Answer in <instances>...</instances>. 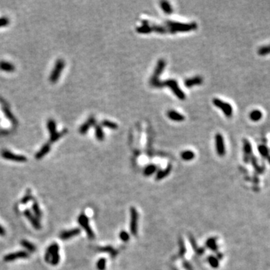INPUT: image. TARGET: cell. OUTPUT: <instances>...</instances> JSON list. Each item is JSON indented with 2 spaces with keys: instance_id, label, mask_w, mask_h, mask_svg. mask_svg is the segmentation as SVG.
Wrapping results in <instances>:
<instances>
[{
  "instance_id": "obj_1",
  "label": "cell",
  "mask_w": 270,
  "mask_h": 270,
  "mask_svg": "<svg viewBox=\"0 0 270 270\" xmlns=\"http://www.w3.org/2000/svg\"><path fill=\"white\" fill-rule=\"evenodd\" d=\"M59 246L57 243L54 242L52 245H50L49 248L47 249L46 253H45V261L47 263L50 262V263L53 266L58 265L59 261H60V256H59Z\"/></svg>"
},
{
  "instance_id": "obj_2",
  "label": "cell",
  "mask_w": 270,
  "mask_h": 270,
  "mask_svg": "<svg viewBox=\"0 0 270 270\" xmlns=\"http://www.w3.org/2000/svg\"><path fill=\"white\" fill-rule=\"evenodd\" d=\"M154 86L158 88L164 87V86H168V87H170L172 89V91L173 92V93L176 95V97L178 98H179L180 100H184V99H185V93L179 87L177 82L175 80H168L164 81V82H160V81H158Z\"/></svg>"
},
{
  "instance_id": "obj_3",
  "label": "cell",
  "mask_w": 270,
  "mask_h": 270,
  "mask_svg": "<svg viewBox=\"0 0 270 270\" xmlns=\"http://www.w3.org/2000/svg\"><path fill=\"white\" fill-rule=\"evenodd\" d=\"M167 23L170 26V32L171 33H175L176 32H189L196 29L197 28V25L195 23H181L169 21Z\"/></svg>"
},
{
  "instance_id": "obj_4",
  "label": "cell",
  "mask_w": 270,
  "mask_h": 270,
  "mask_svg": "<svg viewBox=\"0 0 270 270\" xmlns=\"http://www.w3.org/2000/svg\"><path fill=\"white\" fill-rule=\"evenodd\" d=\"M47 127L48 131L50 132V143H54V142L57 141L61 137L63 136L65 132H67V130H64L62 132L59 133L56 131V124L53 119H49L47 122Z\"/></svg>"
},
{
  "instance_id": "obj_5",
  "label": "cell",
  "mask_w": 270,
  "mask_h": 270,
  "mask_svg": "<svg viewBox=\"0 0 270 270\" xmlns=\"http://www.w3.org/2000/svg\"><path fill=\"white\" fill-rule=\"evenodd\" d=\"M65 68V62L62 59H59L56 62L55 66H54L53 69L52 70L51 74L50 75V81L53 83H55L59 80V77H60L62 72Z\"/></svg>"
},
{
  "instance_id": "obj_6",
  "label": "cell",
  "mask_w": 270,
  "mask_h": 270,
  "mask_svg": "<svg viewBox=\"0 0 270 270\" xmlns=\"http://www.w3.org/2000/svg\"><path fill=\"white\" fill-rule=\"evenodd\" d=\"M213 104L215 107H218L219 109H221L224 113V115L228 118L232 116L233 115V107L230 105L229 103H226L224 101L221 100L219 98H214L213 101Z\"/></svg>"
},
{
  "instance_id": "obj_7",
  "label": "cell",
  "mask_w": 270,
  "mask_h": 270,
  "mask_svg": "<svg viewBox=\"0 0 270 270\" xmlns=\"http://www.w3.org/2000/svg\"><path fill=\"white\" fill-rule=\"evenodd\" d=\"M165 65H166V62H165L164 59H161L158 60L157 63V66H156L155 69L154 74H153L152 78H151L150 83L152 86H154L156 83L158 82V77L161 74L162 72H163L164 69Z\"/></svg>"
},
{
  "instance_id": "obj_8",
  "label": "cell",
  "mask_w": 270,
  "mask_h": 270,
  "mask_svg": "<svg viewBox=\"0 0 270 270\" xmlns=\"http://www.w3.org/2000/svg\"><path fill=\"white\" fill-rule=\"evenodd\" d=\"M77 221H78V223L80 224V226L86 230L88 237H89V239H94L95 238L94 232L92 231V230L91 227H90L89 224V219H88V218L86 217V215H84V214H81V215L78 217V218H77Z\"/></svg>"
},
{
  "instance_id": "obj_9",
  "label": "cell",
  "mask_w": 270,
  "mask_h": 270,
  "mask_svg": "<svg viewBox=\"0 0 270 270\" xmlns=\"http://www.w3.org/2000/svg\"><path fill=\"white\" fill-rule=\"evenodd\" d=\"M2 157L4 159L9 160V161H13L16 162H26L27 158L26 156L22 155H17L14 153L10 152L8 150H3L2 152Z\"/></svg>"
},
{
  "instance_id": "obj_10",
  "label": "cell",
  "mask_w": 270,
  "mask_h": 270,
  "mask_svg": "<svg viewBox=\"0 0 270 270\" xmlns=\"http://www.w3.org/2000/svg\"><path fill=\"white\" fill-rule=\"evenodd\" d=\"M29 257V252L25 251H20L15 252V253H11V254H8L5 255L4 258H3V260H4V261H5V262H11V261L16 260H17V259L28 258Z\"/></svg>"
},
{
  "instance_id": "obj_11",
  "label": "cell",
  "mask_w": 270,
  "mask_h": 270,
  "mask_svg": "<svg viewBox=\"0 0 270 270\" xmlns=\"http://www.w3.org/2000/svg\"><path fill=\"white\" fill-rule=\"evenodd\" d=\"M23 214H24L25 217H26V218L28 219V221L31 223V224L33 226V227L35 228V230H41V225L40 224V221H39L38 219L34 215V214L32 213L29 209H26L24 211V212H23Z\"/></svg>"
},
{
  "instance_id": "obj_12",
  "label": "cell",
  "mask_w": 270,
  "mask_h": 270,
  "mask_svg": "<svg viewBox=\"0 0 270 270\" xmlns=\"http://www.w3.org/2000/svg\"><path fill=\"white\" fill-rule=\"evenodd\" d=\"M215 146L218 154L220 156H224L225 154V145L224 137L221 134L215 135Z\"/></svg>"
},
{
  "instance_id": "obj_13",
  "label": "cell",
  "mask_w": 270,
  "mask_h": 270,
  "mask_svg": "<svg viewBox=\"0 0 270 270\" xmlns=\"http://www.w3.org/2000/svg\"><path fill=\"white\" fill-rule=\"evenodd\" d=\"M137 219L138 215L134 208L131 209V231L133 235L136 236L137 233Z\"/></svg>"
},
{
  "instance_id": "obj_14",
  "label": "cell",
  "mask_w": 270,
  "mask_h": 270,
  "mask_svg": "<svg viewBox=\"0 0 270 270\" xmlns=\"http://www.w3.org/2000/svg\"><path fill=\"white\" fill-rule=\"evenodd\" d=\"M80 233V228H74V229L65 230L62 231L59 235V238L62 240H67V239L71 238V237L76 236Z\"/></svg>"
},
{
  "instance_id": "obj_15",
  "label": "cell",
  "mask_w": 270,
  "mask_h": 270,
  "mask_svg": "<svg viewBox=\"0 0 270 270\" xmlns=\"http://www.w3.org/2000/svg\"><path fill=\"white\" fill-rule=\"evenodd\" d=\"M95 124V119L94 117L93 116L89 117V118L88 119L87 121L84 122V123L80 126V129H79V131H80L81 134H86V133L88 132V131H89V128L91 127V126L94 125Z\"/></svg>"
},
{
  "instance_id": "obj_16",
  "label": "cell",
  "mask_w": 270,
  "mask_h": 270,
  "mask_svg": "<svg viewBox=\"0 0 270 270\" xmlns=\"http://www.w3.org/2000/svg\"><path fill=\"white\" fill-rule=\"evenodd\" d=\"M50 148H51V146H50V143H45L44 145L40 149V150H39L38 152L36 153L35 155V158L38 160L41 159V158H44V156L46 155L47 154V153L50 152Z\"/></svg>"
},
{
  "instance_id": "obj_17",
  "label": "cell",
  "mask_w": 270,
  "mask_h": 270,
  "mask_svg": "<svg viewBox=\"0 0 270 270\" xmlns=\"http://www.w3.org/2000/svg\"><path fill=\"white\" fill-rule=\"evenodd\" d=\"M203 78L200 76L194 77L193 78H189L185 80V86L188 88H191L196 85H200L203 83Z\"/></svg>"
},
{
  "instance_id": "obj_18",
  "label": "cell",
  "mask_w": 270,
  "mask_h": 270,
  "mask_svg": "<svg viewBox=\"0 0 270 270\" xmlns=\"http://www.w3.org/2000/svg\"><path fill=\"white\" fill-rule=\"evenodd\" d=\"M243 146H244V153H245V161L246 162L248 161L249 158L251 157L252 153V148L250 142L248 140H243Z\"/></svg>"
},
{
  "instance_id": "obj_19",
  "label": "cell",
  "mask_w": 270,
  "mask_h": 270,
  "mask_svg": "<svg viewBox=\"0 0 270 270\" xmlns=\"http://www.w3.org/2000/svg\"><path fill=\"white\" fill-rule=\"evenodd\" d=\"M167 116L170 119L173 121L176 122H182L184 121L185 117L184 116L181 114V113L176 112L175 110H170L167 113Z\"/></svg>"
},
{
  "instance_id": "obj_20",
  "label": "cell",
  "mask_w": 270,
  "mask_h": 270,
  "mask_svg": "<svg viewBox=\"0 0 270 270\" xmlns=\"http://www.w3.org/2000/svg\"><path fill=\"white\" fill-rule=\"evenodd\" d=\"M0 70L5 72H13L15 70V66L9 62L0 61Z\"/></svg>"
},
{
  "instance_id": "obj_21",
  "label": "cell",
  "mask_w": 270,
  "mask_h": 270,
  "mask_svg": "<svg viewBox=\"0 0 270 270\" xmlns=\"http://www.w3.org/2000/svg\"><path fill=\"white\" fill-rule=\"evenodd\" d=\"M143 24L141 26H139L137 28V32L141 34H148L152 32V28H151V26H149L147 21L143 20Z\"/></svg>"
},
{
  "instance_id": "obj_22",
  "label": "cell",
  "mask_w": 270,
  "mask_h": 270,
  "mask_svg": "<svg viewBox=\"0 0 270 270\" xmlns=\"http://www.w3.org/2000/svg\"><path fill=\"white\" fill-rule=\"evenodd\" d=\"M263 113L259 110H254L249 114V118L251 121L258 122L262 119Z\"/></svg>"
},
{
  "instance_id": "obj_23",
  "label": "cell",
  "mask_w": 270,
  "mask_h": 270,
  "mask_svg": "<svg viewBox=\"0 0 270 270\" xmlns=\"http://www.w3.org/2000/svg\"><path fill=\"white\" fill-rule=\"evenodd\" d=\"M32 211H33L34 215H35L38 220L39 219H41V217H42V212L41 211V209L40 207H39L38 203L35 200H33V203H32Z\"/></svg>"
},
{
  "instance_id": "obj_24",
  "label": "cell",
  "mask_w": 270,
  "mask_h": 270,
  "mask_svg": "<svg viewBox=\"0 0 270 270\" xmlns=\"http://www.w3.org/2000/svg\"><path fill=\"white\" fill-rule=\"evenodd\" d=\"M20 244L23 248H25L26 250H28V251L30 252H34L36 250L35 246L34 245L32 242H29V241L26 240V239H23V240H21Z\"/></svg>"
},
{
  "instance_id": "obj_25",
  "label": "cell",
  "mask_w": 270,
  "mask_h": 270,
  "mask_svg": "<svg viewBox=\"0 0 270 270\" xmlns=\"http://www.w3.org/2000/svg\"><path fill=\"white\" fill-rule=\"evenodd\" d=\"M258 150L259 152H260L261 155H262L263 157L267 158L268 161H269L270 163V155L269 153V149H267V147L264 145H260L258 146Z\"/></svg>"
},
{
  "instance_id": "obj_26",
  "label": "cell",
  "mask_w": 270,
  "mask_h": 270,
  "mask_svg": "<svg viewBox=\"0 0 270 270\" xmlns=\"http://www.w3.org/2000/svg\"><path fill=\"white\" fill-rule=\"evenodd\" d=\"M95 137L99 141H102L104 139V134L101 126L99 125H95Z\"/></svg>"
},
{
  "instance_id": "obj_27",
  "label": "cell",
  "mask_w": 270,
  "mask_h": 270,
  "mask_svg": "<svg viewBox=\"0 0 270 270\" xmlns=\"http://www.w3.org/2000/svg\"><path fill=\"white\" fill-rule=\"evenodd\" d=\"M181 156H182V158L183 160H185V161H191V160L194 159V153L192 152V151H190V150L185 151V152L182 153Z\"/></svg>"
},
{
  "instance_id": "obj_28",
  "label": "cell",
  "mask_w": 270,
  "mask_h": 270,
  "mask_svg": "<svg viewBox=\"0 0 270 270\" xmlns=\"http://www.w3.org/2000/svg\"><path fill=\"white\" fill-rule=\"evenodd\" d=\"M161 7L162 10H163L166 14H172L173 9H172V8H171L170 3L169 2H166V1L161 2Z\"/></svg>"
},
{
  "instance_id": "obj_29",
  "label": "cell",
  "mask_w": 270,
  "mask_h": 270,
  "mask_svg": "<svg viewBox=\"0 0 270 270\" xmlns=\"http://www.w3.org/2000/svg\"><path fill=\"white\" fill-rule=\"evenodd\" d=\"M170 170H171V166L170 165H169V166L167 167V168L165 169V170L160 171V172L158 173L157 176H156V179L159 180L161 179H163V178H164L165 176H167L169 173H170Z\"/></svg>"
},
{
  "instance_id": "obj_30",
  "label": "cell",
  "mask_w": 270,
  "mask_h": 270,
  "mask_svg": "<svg viewBox=\"0 0 270 270\" xmlns=\"http://www.w3.org/2000/svg\"><path fill=\"white\" fill-rule=\"evenodd\" d=\"M257 53L260 56H266L268 54H270V45L260 47L257 50Z\"/></svg>"
},
{
  "instance_id": "obj_31",
  "label": "cell",
  "mask_w": 270,
  "mask_h": 270,
  "mask_svg": "<svg viewBox=\"0 0 270 270\" xmlns=\"http://www.w3.org/2000/svg\"><path fill=\"white\" fill-rule=\"evenodd\" d=\"M101 125L106 128H109L110 129H117L118 128V125L115 122H113L109 120H104L101 122Z\"/></svg>"
},
{
  "instance_id": "obj_32",
  "label": "cell",
  "mask_w": 270,
  "mask_h": 270,
  "mask_svg": "<svg viewBox=\"0 0 270 270\" xmlns=\"http://www.w3.org/2000/svg\"><path fill=\"white\" fill-rule=\"evenodd\" d=\"M32 200H33V197H32L31 191H30L29 190H28V191L26 192V195H25L24 197H23V199L21 200V203L23 205H26L27 203L29 202V201Z\"/></svg>"
},
{
  "instance_id": "obj_33",
  "label": "cell",
  "mask_w": 270,
  "mask_h": 270,
  "mask_svg": "<svg viewBox=\"0 0 270 270\" xmlns=\"http://www.w3.org/2000/svg\"><path fill=\"white\" fill-rule=\"evenodd\" d=\"M151 28H152V31H155L156 32H158V33H166V32H168V30L164 26H157V25H154V26H151Z\"/></svg>"
},
{
  "instance_id": "obj_34",
  "label": "cell",
  "mask_w": 270,
  "mask_h": 270,
  "mask_svg": "<svg viewBox=\"0 0 270 270\" xmlns=\"http://www.w3.org/2000/svg\"><path fill=\"white\" fill-rule=\"evenodd\" d=\"M156 170V167L155 165H149L148 167H146V169L144 170V174L146 176H149L152 175V173H154Z\"/></svg>"
},
{
  "instance_id": "obj_35",
  "label": "cell",
  "mask_w": 270,
  "mask_h": 270,
  "mask_svg": "<svg viewBox=\"0 0 270 270\" xmlns=\"http://www.w3.org/2000/svg\"><path fill=\"white\" fill-rule=\"evenodd\" d=\"M3 111H4L5 116L8 117V119H10V121H11V122H15V120H16L15 118H14L13 115H12L11 113L10 110H9L8 108H7V107H3Z\"/></svg>"
},
{
  "instance_id": "obj_36",
  "label": "cell",
  "mask_w": 270,
  "mask_h": 270,
  "mask_svg": "<svg viewBox=\"0 0 270 270\" xmlns=\"http://www.w3.org/2000/svg\"><path fill=\"white\" fill-rule=\"evenodd\" d=\"M106 267V260L105 259L101 258L100 259L97 263V268L98 270H104Z\"/></svg>"
},
{
  "instance_id": "obj_37",
  "label": "cell",
  "mask_w": 270,
  "mask_h": 270,
  "mask_svg": "<svg viewBox=\"0 0 270 270\" xmlns=\"http://www.w3.org/2000/svg\"><path fill=\"white\" fill-rule=\"evenodd\" d=\"M9 24V20L7 17H1L0 18V28L8 26Z\"/></svg>"
},
{
  "instance_id": "obj_38",
  "label": "cell",
  "mask_w": 270,
  "mask_h": 270,
  "mask_svg": "<svg viewBox=\"0 0 270 270\" xmlns=\"http://www.w3.org/2000/svg\"><path fill=\"white\" fill-rule=\"evenodd\" d=\"M209 263L211 264L212 267H217V266H218V262L217 259L213 257H209Z\"/></svg>"
},
{
  "instance_id": "obj_39",
  "label": "cell",
  "mask_w": 270,
  "mask_h": 270,
  "mask_svg": "<svg viewBox=\"0 0 270 270\" xmlns=\"http://www.w3.org/2000/svg\"><path fill=\"white\" fill-rule=\"evenodd\" d=\"M119 236H120V238H121V239L122 240H123V241H128V239H129V236H128V234L127 233H126V232H125V231H122L121 233H120V235H119Z\"/></svg>"
},
{
  "instance_id": "obj_40",
  "label": "cell",
  "mask_w": 270,
  "mask_h": 270,
  "mask_svg": "<svg viewBox=\"0 0 270 270\" xmlns=\"http://www.w3.org/2000/svg\"><path fill=\"white\" fill-rule=\"evenodd\" d=\"M5 235V230L4 228H3V227L0 225V236H4Z\"/></svg>"
}]
</instances>
